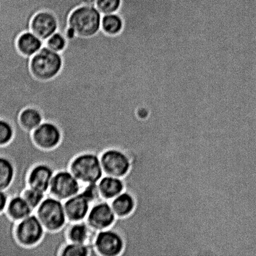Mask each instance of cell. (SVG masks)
Instances as JSON below:
<instances>
[{
    "label": "cell",
    "instance_id": "obj_17",
    "mask_svg": "<svg viewBox=\"0 0 256 256\" xmlns=\"http://www.w3.org/2000/svg\"><path fill=\"white\" fill-rule=\"evenodd\" d=\"M110 204L116 216L118 222L125 220L131 216L137 206L136 199L134 196L127 190H124L110 200Z\"/></svg>",
    "mask_w": 256,
    "mask_h": 256
},
{
    "label": "cell",
    "instance_id": "obj_8",
    "mask_svg": "<svg viewBox=\"0 0 256 256\" xmlns=\"http://www.w3.org/2000/svg\"><path fill=\"white\" fill-rule=\"evenodd\" d=\"M94 256H124L126 242L116 228L95 232L91 242Z\"/></svg>",
    "mask_w": 256,
    "mask_h": 256
},
{
    "label": "cell",
    "instance_id": "obj_18",
    "mask_svg": "<svg viewBox=\"0 0 256 256\" xmlns=\"http://www.w3.org/2000/svg\"><path fill=\"white\" fill-rule=\"evenodd\" d=\"M32 209L20 193L10 196L5 214L13 223H16L34 214Z\"/></svg>",
    "mask_w": 256,
    "mask_h": 256
},
{
    "label": "cell",
    "instance_id": "obj_4",
    "mask_svg": "<svg viewBox=\"0 0 256 256\" xmlns=\"http://www.w3.org/2000/svg\"><path fill=\"white\" fill-rule=\"evenodd\" d=\"M34 214L46 230L47 235L62 234L68 223L64 202L48 194L35 210Z\"/></svg>",
    "mask_w": 256,
    "mask_h": 256
},
{
    "label": "cell",
    "instance_id": "obj_5",
    "mask_svg": "<svg viewBox=\"0 0 256 256\" xmlns=\"http://www.w3.org/2000/svg\"><path fill=\"white\" fill-rule=\"evenodd\" d=\"M63 140L64 132L59 125L45 120L29 135L30 142L34 149L31 166L35 162V158L38 154L56 150L62 144Z\"/></svg>",
    "mask_w": 256,
    "mask_h": 256
},
{
    "label": "cell",
    "instance_id": "obj_6",
    "mask_svg": "<svg viewBox=\"0 0 256 256\" xmlns=\"http://www.w3.org/2000/svg\"><path fill=\"white\" fill-rule=\"evenodd\" d=\"M102 14L95 6L82 5L74 10L69 18V28L80 37H90L101 29Z\"/></svg>",
    "mask_w": 256,
    "mask_h": 256
},
{
    "label": "cell",
    "instance_id": "obj_12",
    "mask_svg": "<svg viewBox=\"0 0 256 256\" xmlns=\"http://www.w3.org/2000/svg\"><path fill=\"white\" fill-rule=\"evenodd\" d=\"M55 170L54 166L44 160L34 163L25 174L24 188L27 186L47 193Z\"/></svg>",
    "mask_w": 256,
    "mask_h": 256
},
{
    "label": "cell",
    "instance_id": "obj_15",
    "mask_svg": "<svg viewBox=\"0 0 256 256\" xmlns=\"http://www.w3.org/2000/svg\"><path fill=\"white\" fill-rule=\"evenodd\" d=\"M95 233L87 222L84 220L68 222L62 234L64 242L91 245Z\"/></svg>",
    "mask_w": 256,
    "mask_h": 256
},
{
    "label": "cell",
    "instance_id": "obj_27",
    "mask_svg": "<svg viewBox=\"0 0 256 256\" xmlns=\"http://www.w3.org/2000/svg\"><path fill=\"white\" fill-rule=\"evenodd\" d=\"M80 192L89 200L92 205L100 200H102L101 197H100L97 182L83 185Z\"/></svg>",
    "mask_w": 256,
    "mask_h": 256
},
{
    "label": "cell",
    "instance_id": "obj_22",
    "mask_svg": "<svg viewBox=\"0 0 256 256\" xmlns=\"http://www.w3.org/2000/svg\"><path fill=\"white\" fill-rule=\"evenodd\" d=\"M124 26V20L117 12L102 15L101 29L105 34L115 36L122 31Z\"/></svg>",
    "mask_w": 256,
    "mask_h": 256
},
{
    "label": "cell",
    "instance_id": "obj_24",
    "mask_svg": "<svg viewBox=\"0 0 256 256\" xmlns=\"http://www.w3.org/2000/svg\"><path fill=\"white\" fill-rule=\"evenodd\" d=\"M16 128L11 122L0 118V147L11 144L16 136Z\"/></svg>",
    "mask_w": 256,
    "mask_h": 256
},
{
    "label": "cell",
    "instance_id": "obj_2",
    "mask_svg": "<svg viewBox=\"0 0 256 256\" xmlns=\"http://www.w3.org/2000/svg\"><path fill=\"white\" fill-rule=\"evenodd\" d=\"M47 233L36 215L32 214L15 223L13 237L21 254L24 250H37L44 244Z\"/></svg>",
    "mask_w": 256,
    "mask_h": 256
},
{
    "label": "cell",
    "instance_id": "obj_26",
    "mask_svg": "<svg viewBox=\"0 0 256 256\" xmlns=\"http://www.w3.org/2000/svg\"><path fill=\"white\" fill-rule=\"evenodd\" d=\"M122 0H97L95 6L102 15L116 14L121 6Z\"/></svg>",
    "mask_w": 256,
    "mask_h": 256
},
{
    "label": "cell",
    "instance_id": "obj_3",
    "mask_svg": "<svg viewBox=\"0 0 256 256\" xmlns=\"http://www.w3.org/2000/svg\"><path fill=\"white\" fill-rule=\"evenodd\" d=\"M67 169L82 185L96 183L104 175L99 154L92 150H84L70 160Z\"/></svg>",
    "mask_w": 256,
    "mask_h": 256
},
{
    "label": "cell",
    "instance_id": "obj_21",
    "mask_svg": "<svg viewBox=\"0 0 256 256\" xmlns=\"http://www.w3.org/2000/svg\"><path fill=\"white\" fill-rule=\"evenodd\" d=\"M57 256H92L91 245L63 242L58 248Z\"/></svg>",
    "mask_w": 256,
    "mask_h": 256
},
{
    "label": "cell",
    "instance_id": "obj_25",
    "mask_svg": "<svg viewBox=\"0 0 256 256\" xmlns=\"http://www.w3.org/2000/svg\"><path fill=\"white\" fill-rule=\"evenodd\" d=\"M67 44V40L64 34L58 31L50 36L45 42V46L52 51L61 52L64 51Z\"/></svg>",
    "mask_w": 256,
    "mask_h": 256
},
{
    "label": "cell",
    "instance_id": "obj_7",
    "mask_svg": "<svg viewBox=\"0 0 256 256\" xmlns=\"http://www.w3.org/2000/svg\"><path fill=\"white\" fill-rule=\"evenodd\" d=\"M61 54L44 46L31 57L30 70L35 78L49 81L59 74L63 66Z\"/></svg>",
    "mask_w": 256,
    "mask_h": 256
},
{
    "label": "cell",
    "instance_id": "obj_9",
    "mask_svg": "<svg viewBox=\"0 0 256 256\" xmlns=\"http://www.w3.org/2000/svg\"><path fill=\"white\" fill-rule=\"evenodd\" d=\"M99 157L104 174L125 179L131 170V158L121 148H105L100 152Z\"/></svg>",
    "mask_w": 256,
    "mask_h": 256
},
{
    "label": "cell",
    "instance_id": "obj_14",
    "mask_svg": "<svg viewBox=\"0 0 256 256\" xmlns=\"http://www.w3.org/2000/svg\"><path fill=\"white\" fill-rule=\"evenodd\" d=\"M91 206L89 200L80 192L65 200L64 206L68 222L86 220Z\"/></svg>",
    "mask_w": 256,
    "mask_h": 256
},
{
    "label": "cell",
    "instance_id": "obj_16",
    "mask_svg": "<svg viewBox=\"0 0 256 256\" xmlns=\"http://www.w3.org/2000/svg\"><path fill=\"white\" fill-rule=\"evenodd\" d=\"M97 183L100 197L107 202H110L126 190L124 178L104 174Z\"/></svg>",
    "mask_w": 256,
    "mask_h": 256
},
{
    "label": "cell",
    "instance_id": "obj_29",
    "mask_svg": "<svg viewBox=\"0 0 256 256\" xmlns=\"http://www.w3.org/2000/svg\"><path fill=\"white\" fill-rule=\"evenodd\" d=\"M97 0H79L80 4L86 6H95Z\"/></svg>",
    "mask_w": 256,
    "mask_h": 256
},
{
    "label": "cell",
    "instance_id": "obj_23",
    "mask_svg": "<svg viewBox=\"0 0 256 256\" xmlns=\"http://www.w3.org/2000/svg\"><path fill=\"white\" fill-rule=\"evenodd\" d=\"M20 194L34 212L47 196V192L27 186L23 188Z\"/></svg>",
    "mask_w": 256,
    "mask_h": 256
},
{
    "label": "cell",
    "instance_id": "obj_19",
    "mask_svg": "<svg viewBox=\"0 0 256 256\" xmlns=\"http://www.w3.org/2000/svg\"><path fill=\"white\" fill-rule=\"evenodd\" d=\"M17 48L24 56L32 57L45 45V42L32 31L20 34L17 42Z\"/></svg>",
    "mask_w": 256,
    "mask_h": 256
},
{
    "label": "cell",
    "instance_id": "obj_28",
    "mask_svg": "<svg viewBox=\"0 0 256 256\" xmlns=\"http://www.w3.org/2000/svg\"><path fill=\"white\" fill-rule=\"evenodd\" d=\"M9 199L10 194L7 190H0V215L5 212Z\"/></svg>",
    "mask_w": 256,
    "mask_h": 256
},
{
    "label": "cell",
    "instance_id": "obj_13",
    "mask_svg": "<svg viewBox=\"0 0 256 256\" xmlns=\"http://www.w3.org/2000/svg\"><path fill=\"white\" fill-rule=\"evenodd\" d=\"M30 31L43 41H46L55 32L59 31V21L54 12L41 11L37 12L32 20Z\"/></svg>",
    "mask_w": 256,
    "mask_h": 256
},
{
    "label": "cell",
    "instance_id": "obj_20",
    "mask_svg": "<svg viewBox=\"0 0 256 256\" xmlns=\"http://www.w3.org/2000/svg\"><path fill=\"white\" fill-rule=\"evenodd\" d=\"M17 177V167L11 158L0 155V190H9Z\"/></svg>",
    "mask_w": 256,
    "mask_h": 256
},
{
    "label": "cell",
    "instance_id": "obj_11",
    "mask_svg": "<svg viewBox=\"0 0 256 256\" xmlns=\"http://www.w3.org/2000/svg\"><path fill=\"white\" fill-rule=\"evenodd\" d=\"M85 222L97 232L115 227L118 220L110 202L100 200L91 206Z\"/></svg>",
    "mask_w": 256,
    "mask_h": 256
},
{
    "label": "cell",
    "instance_id": "obj_1",
    "mask_svg": "<svg viewBox=\"0 0 256 256\" xmlns=\"http://www.w3.org/2000/svg\"><path fill=\"white\" fill-rule=\"evenodd\" d=\"M41 11L54 12L57 18L64 14L62 5L57 0H32L21 9L0 20V45L23 32L30 31L33 17Z\"/></svg>",
    "mask_w": 256,
    "mask_h": 256
},
{
    "label": "cell",
    "instance_id": "obj_10",
    "mask_svg": "<svg viewBox=\"0 0 256 256\" xmlns=\"http://www.w3.org/2000/svg\"><path fill=\"white\" fill-rule=\"evenodd\" d=\"M82 184L67 168L55 170L47 194L64 202L79 194Z\"/></svg>",
    "mask_w": 256,
    "mask_h": 256
}]
</instances>
